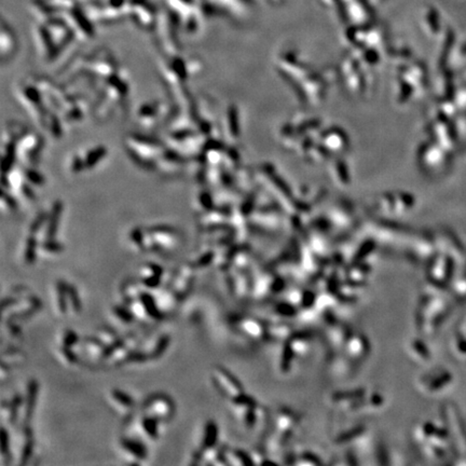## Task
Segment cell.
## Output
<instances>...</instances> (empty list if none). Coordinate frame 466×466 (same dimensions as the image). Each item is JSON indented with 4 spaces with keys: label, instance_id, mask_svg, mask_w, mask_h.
<instances>
[{
    "label": "cell",
    "instance_id": "11",
    "mask_svg": "<svg viewBox=\"0 0 466 466\" xmlns=\"http://www.w3.org/2000/svg\"><path fill=\"white\" fill-rule=\"evenodd\" d=\"M237 326L242 334L250 339L260 340L267 337V327L257 318L242 317L238 321Z\"/></svg>",
    "mask_w": 466,
    "mask_h": 466
},
{
    "label": "cell",
    "instance_id": "12",
    "mask_svg": "<svg viewBox=\"0 0 466 466\" xmlns=\"http://www.w3.org/2000/svg\"><path fill=\"white\" fill-rule=\"evenodd\" d=\"M120 446L127 456H131L134 465L141 464V462L145 461L148 456V451L140 439L124 437L121 439Z\"/></svg>",
    "mask_w": 466,
    "mask_h": 466
},
{
    "label": "cell",
    "instance_id": "3",
    "mask_svg": "<svg viewBox=\"0 0 466 466\" xmlns=\"http://www.w3.org/2000/svg\"><path fill=\"white\" fill-rule=\"evenodd\" d=\"M137 338L134 335L120 337L119 340L106 348L103 360L110 366H120L125 364L127 357L133 351L137 350Z\"/></svg>",
    "mask_w": 466,
    "mask_h": 466
},
{
    "label": "cell",
    "instance_id": "34",
    "mask_svg": "<svg viewBox=\"0 0 466 466\" xmlns=\"http://www.w3.org/2000/svg\"><path fill=\"white\" fill-rule=\"evenodd\" d=\"M125 305L129 309V311H131L132 314L134 315L135 319H138V321H141V322L150 321V318L148 317V315H147L143 302L141 301L140 298L132 300V301H128Z\"/></svg>",
    "mask_w": 466,
    "mask_h": 466
},
{
    "label": "cell",
    "instance_id": "35",
    "mask_svg": "<svg viewBox=\"0 0 466 466\" xmlns=\"http://www.w3.org/2000/svg\"><path fill=\"white\" fill-rule=\"evenodd\" d=\"M67 293H68L69 308L73 310V312L75 314H79L81 312L82 304H81V299L79 297V293H78V290L76 289L74 285L72 284L67 285Z\"/></svg>",
    "mask_w": 466,
    "mask_h": 466
},
{
    "label": "cell",
    "instance_id": "29",
    "mask_svg": "<svg viewBox=\"0 0 466 466\" xmlns=\"http://www.w3.org/2000/svg\"><path fill=\"white\" fill-rule=\"evenodd\" d=\"M267 336L275 340L286 341L291 336L290 328L285 323H273L269 327H267Z\"/></svg>",
    "mask_w": 466,
    "mask_h": 466
},
{
    "label": "cell",
    "instance_id": "25",
    "mask_svg": "<svg viewBox=\"0 0 466 466\" xmlns=\"http://www.w3.org/2000/svg\"><path fill=\"white\" fill-rule=\"evenodd\" d=\"M24 436L25 442L22 448L21 457H20V465H26L28 461L31 459L34 454V448H35V440L32 436V431L29 425H24Z\"/></svg>",
    "mask_w": 466,
    "mask_h": 466
},
{
    "label": "cell",
    "instance_id": "18",
    "mask_svg": "<svg viewBox=\"0 0 466 466\" xmlns=\"http://www.w3.org/2000/svg\"><path fill=\"white\" fill-rule=\"evenodd\" d=\"M138 423V428L142 430V438L157 440L159 438V421L152 417L143 414Z\"/></svg>",
    "mask_w": 466,
    "mask_h": 466
},
{
    "label": "cell",
    "instance_id": "16",
    "mask_svg": "<svg viewBox=\"0 0 466 466\" xmlns=\"http://www.w3.org/2000/svg\"><path fill=\"white\" fill-rule=\"evenodd\" d=\"M286 344L295 354V356H304L311 349L312 338L308 334H295L286 340Z\"/></svg>",
    "mask_w": 466,
    "mask_h": 466
},
{
    "label": "cell",
    "instance_id": "30",
    "mask_svg": "<svg viewBox=\"0 0 466 466\" xmlns=\"http://www.w3.org/2000/svg\"><path fill=\"white\" fill-rule=\"evenodd\" d=\"M25 359V354L20 349H8L3 354L2 365L7 368H11L17 366Z\"/></svg>",
    "mask_w": 466,
    "mask_h": 466
},
{
    "label": "cell",
    "instance_id": "23",
    "mask_svg": "<svg viewBox=\"0 0 466 466\" xmlns=\"http://www.w3.org/2000/svg\"><path fill=\"white\" fill-rule=\"evenodd\" d=\"M218 426L213 420H209L205 423V427H204V433H203V439H202V445L200 447L201 450H207V449H211L217 446L218 442Z\"/></svg>",
    "mask_w": 466,
    "mask_h": 466
},
{
    "label": "cell",
    "instance_id": "24",
    "mask_svg": "<svg viewBox=\"0 0 466 466\" xmlns=\"http://www.w3.org/2000/svg\"><path fill=\"white\" fill-rule=\"evenodd\" d=\"M407 352L409 354V356L416 361L422 362V361H427L430 358L429 352L427 348L425 347V344L423 343L420 340L413 339L411 340L408 345H407Z\"/></svg>",
    "mask_w": 466,
    "mask_h": 466
},
{
    "label": "cell",
    "instance_id": "20",
    "mask_svg": "<svg viewBox=\"0 0 466 466\" xmlns=\"http://www.w3.org/2000/svg\"><path fill=\"white\" fill-rule=\"evenodd\" d=\"M140 299L143 302L147 315H148V317L150 318V321H161V319L164 317V314L161 311V309L159 308L157 299H155L154 295H152V293L148 291L143 290Z\"/></svg>",
    "mask_w": 466,
    "mask_h": 466
},
{
    "label": "cell",
    "instance_id": "38",
    "mask_svg": "<svg viewBox=\"0 0 466 466\" xmlns=\"http://www.w3.org/2000/svg\"><path fill=\"white\" fill-rule=\"evenodd\" d=\"M371 268L368 267H357V268H351L348 272V278L351 280L352 283L360 284L366 280L367 276L370 274Z\"/></svg>",
    "mask_w": 466,
    "mask_h": 466
},
{
    "label": "cell",
    "instance_id": "42",
    "mask_svg": "<svg viewBox=\"0 0 466 466\" xmlns=\"http://www.w3.org/2000/svg\"><path fill=\"white\" fill-rule=\"evenodd\" d=\"M0 452L4 459H7V456L10 455V436L5 426L2 427V433H0Z\"/></svg>",
    "mask_w": 466,
    "mask_h": 466
},
{
    "label": "cell",
    "instance_id": "33",
    "mask_svg": "<svg viewBox=\"0 0 466 466\" xmlns=\"http://www.w3.org/2000/svg\"><path fill=\"white\" fill-rule=\"evenodd\" d=\"M39 244L37 243V240L35 236H30L27 241H26V246L24 250V261L27 264H32L36 261L37 257V249Z\"/></svg>",
    "mask_w": 466,
    "mask_h": 466
},
{
    "label": "cell",
    "instance_id": "6",
    "mask_svg": "<svg viewBox=\"0 0 466 466\" xmlns=\"http://www.w3.org/2000/svg\"><path fill=\"white\" fill-rule=\"evenodd\" d=\"M149 239V250L167 252L174 248L178 243L177 232L169 227H154L147 231Z\"/></svg>",
    "mask_w": 466,
    "mask_h": 466
},
{
    "label": "cell",
    "instance_id": "8",
    "mask_svg": "<svg viewBox=\"0 0 466 466\" xmlns=\"http://www.w3.org/2000/svg\"><path fill=\"white\" fill-rule=\"evenodd\" d=\"M300 420V416H298L295 411L287 408L280 409L275 414L274 430L289 437L299 425Z\"/></svg>",
    "mask_w": 466,
    "mask_h": 466
},
{
    "label": "cell",
    "instance_id": "36",
    "mask_svg": "<svg viewBox=\"0 0 466 466\" xmlns=\"http://www.w3.org/2000/svg\"><path fill=\"white\" fill-rule=\"evenodd\" d=\"M295 354L292 353V351L289 349V347L287 344H285L283 349H282V352H281V357H280V370L282 371L283 374H287L288 371L290 370L291 368V365H292V361H293V358H295Z\"/></svg>",
    "mask_w": 466,
    "mask_h": 466
},
{
    "label": "cell",
    "instance_id": "10",
    "mask_svg": "<svg viewBox=\"0 0 466 466\" xmlns=\"http://www.w3.org/2000/svg\"><path fill=\"white\" fill-rule=\"evenodd\" d=\"M366 391L362 390V388H357V390L352 391L335 392L330 396V402L332 405L336 406V407H339L342 410L351 412L354 406L364 397Z\"/></svg>",
    "mask_w": 466,
    "mask_h": 466
},
{
    "label": "cell",
    "instance_id": "5",
    "mask_svg": "<svg viewBox=\"0 0 466 466\" xmlns=\"http://www.w3.org/2000/svg\"><path fill=\"white\" fill-rule=\"evenodd\" d=\"M194 270L192 263L180 265L173 273L169 287L175 293L178 300L184 299L191 290L194 283Z\"/></svg>",
    "mask_w": 466,
    "mask_h": 466
},
{
    "label": "cell",
    "instance_id": "9",
    "mask_svg": "<svg viewBox=\"0 0 466 466\" xmlns=\"http://www.w3.org/2000/svg\"><path fill=\"white\" fill-rule=\"evenodd\" d=\"M77 347L79 348L78 355H82L88 359L92 360H103L104 353H105L106 347L94 336L84 337L77 343Z\"/></svg>",
    "mask_w": 466,
    "mask_h": 466
},
{
    "label": "cell",
    "instance_id": "22",
    "mask_svg": "<svg viewBox=\"0 0 466 466\" xmlns=\"http://www.w3.org/2000/svg\"><path fill=\"white\" fill-rule=\"evenodd\" d=\"M109 398L121 412H129L135 407V401L132 396L119 388H112L109 393Z\"/></svg>",
    "mask_w": 466,
    "mask_h": 466
},
{
    "label": "cell",
    "instance_id": "19",
    "mask_svg": "<svg viewBox=\"0 0 466 466\" xmlns=\"http://www.w3.org/2000/svg\"><path fill=\"white\" fill-rule=\"evenodd\" d=\"M22 406V397L20 394H15L10 402H3L2 414L3 420H7L10 424H15L19 417L20 408Z\"/></svg>",
    "mask_w": 466,
    "mask_h": 466
},
{
    "label": "cell",
    "instance_id": "1",
    "mask_svg": "<svg viewBox=\"0 0 466 466\" xmlns=\"http://www.w3.org/2000/svg\"><path fill=\"white\" fill-rule=\"evenodd\" d=\"M213 385L226 398L230 401L235 397L245 393L244 386L240 382V380L233 375L231 371L222 366H215L211 374Z\"/></svg>",
    "mask_w": 466,
    "mask_h": 466
},
{
    "label": "cell",
    "instance_id": "21",
    "mask_svg": "<svg viewBox=\"0 0 466 466\" xmlns=\"http://www.w3.org/2000/svg\"><path fill=\"white\" fill-rule=\"evenodd\" d=\"M224 459L227 465H252L254 464L252 454L241 450V449H232L223 447Z\"/></svg>",
    "mask_w": 466,
    "mask_h": 466
},
{
    "label": "cell",
    "instance_id": "37",
    "mask_svg": "<svg viewBox=\"0 0 466 466\" xmlns=\"http://www.w3.org/2000/svg\"><path fill=\"white\" fill-rule=\"evenodd\" d=\"M111 313L114 314V316L118 319L119 322L123 323L125 325L132 324L135 321V317L132 314L131 311L127 307H122V306H115L111 310Z\"/></svg>",
    "mask_w": 466,
    "mask_h": 466
},
{
    "label": "cell",
    "instance_id": "2",
    "mask_svg": "<svg viewBox=\"0 0 466 466\" xmlns=\"http://www.w3.org/2000/svg\"><path fill=\"white\" fill-rule=\"evenodd\" d=\"M143 412L161 422H169L175 414V404L167 394L157 393L149 396L143 405Z\"/></svg>",
    "mask_w": 466,
    "mask_h": 466
},
{
    "label": "cell",
    "instance_id": "17",
    "mask_svg": "<svg viewBox=\"0 0 466 466\" xmlns=\"http://www.w3.org/2000/svg\"><path fill=\"white\" fill-rule=\"evenodd\" d=\"M351 332L345 328L343 325L340 324H334L330 325L327 330V340L331 347L340 349L343 348V345L349 338Z\"/></svg>",
    "mask_w": 466,
    "mask_h": 466
},
{
    "label": "cell",
    "instance_id": "26",
    "mask_svg": "<svg viewBox=\"0 0 466 466\" xmlns=\"http://www.w3.org/2000/svg\"><path fill=\"white\" fill-rule=\"evenodd\" d=\"M68 283L60 280L56 283V307L60 315H66L68 312V293H67Z\"/></svg>",
    "mask_w": 466,
    "mask_h": 466
},
{
    "label": "cell",
    "instance_id": "4",
    "mask_svg": "<svg viewBox=\"0 0 466 466\" xmlns=\"http://www.w3.org/2000/svg\"><path fill=\"white\" fill-rule=\"evenodd\" d=\"M41 301L34 295L19 297L14 304L3 312L5 321L17 322L35 314L41 309Z\"/></svg>",
    "mask_w": 466,
    "mask_h": 466
},
{
    "label": "cell",
    "instance_id": "15",
    "mask_svg": "<svg viewBox=\"0 0 466 466\" xmlns=\"http://www.w3.org/2000/svg\"><path fill=\"white\" fill-rule=\"evenodd\" d=\"M39 392V383L36 379H31L27 385V393H26V398L24 403V414H23V423L24 425H29L32 419V414L36 408L37 397Z\"/></svg>",
    "mask_w": 466,
    "mask_h": 466
},
{
    "label": "cell",
    "instance_id": "14",
    "mask_svg": "<svg viewBox=\"0 0 466 466\" xmlns=\"http://www.w3.org/2000/svg\"><path fill=\"white\" fill-rule=\"evenodd\" d=\"M163 275L164 270L162 267L157 263H148L142 270L141 284L146 288L155 290L160 287Z\"/></svg>",
    "mask_w": 466,
    "mask_h": 466
},
{
    "label": "cell",
    "instance_id": "40",
    "mask_svg": "<svg viewBox=\"0 0 466 466\" xmlns=\"http://www.w3.org/2000/svg\"><path fill=\"white\" fill-rule=\"evenodd\" d=\"M38 249L41 250V252L43 253H47L50 255H57V254L63 253L64 245L57 243V242L53 240H46L45 242H42V243L39 244Z\"/></svg>",
    "mask_w": 466,
    "mask_h": 466
},
{
    "label": "cell",
    "instance_id": "32",
    "mask_svg": "<svg viewBox=\"0 0 466 466\" xmlns=\"http://www.w3.org/2000/svg\"><path fill=\"white\" fill-rule=\"evenodd\" d=\"M365 426L358 425L355 427H352L351 429L344 431V433H341L338 437L336 438V444L342 445V444H347L353 442L354 439H357L360 436L364 435L365 433Z\"/></svg>",
    "mask_w": 466,
    "mask_h": 466
},
{
    "label": "cell",
    "instance_id": "41",
    "mask_svg": "<svg viewBox=\"0 0 466 466\" xmlns=\"http://www.w3.org/2000/svg\"><path fill=\"white\" fill-rule=\"evenodd\" d=\"M216 259V253L213 250H206L196 258V260L192 262V265L195 269H202L207 265H210Z\"/></svg>",
    "mask_w": 466,
    "mask_h": 466
},
{
    "label": "cell",
    "instance_id": "44",
    "mask_svg": "<svg viewBox=\"0 0 466 466\" xmlns=\"http://www.w3.org/2000/svg\"><path fill=\"white\" fill-rule=\"evenodd\" d=\"M79 340H80L79 336H78V334L75 330L67 329L63 336L62 345H64V347H68V348H74L75 345H77V343L79 342Z\"/></svg>",
    "mask_w": 466,
    "mask_h": 466
},
{
    "label": "cell",
    "instance_id": "39",
    "mask_svg": "<svg viewBox=\"0 0 466 466\" xmlns=\"http://www.w3.org/2000/svg\"><path fill=\"white\" fill-rule=\"evenodd\" d=\"M57 354L60 357V360L66 362L67 365H75L78 361H79V355H78L75 350H73V348H68V347H64V345H60V348L57 351Z\"/></svg>",
    "mask_w": 466,
    "mask_h": 466
},
{
    "label": "cell",
    "instance_id": "13",
    "mask_svg": "<svg viewBox=\"0 0 466 466\" xmlns=\"http://www.w3.org/2000/svg\"><path fill=\"white\" fill-rule=\"evenodd\" d=\"M450 381L451 377L447 373L426 374L419 379L418 386L422 390H425L427 393H434L443 390V387Z\"/></svg>",
    "mask_w": 466,
    "mask_h": 466
},
{
    "label": "cell",
    "instance_id": "28",
    "mask_svg": "<svg viewBox=\"0 0 466 466\" xmlns=\"http://www.w3.org/2000/svg\"><path fill=\"white\" fill-rule=\"evenodd\" d=\"M94 337L96 339H98L105 347H109V345L114 344L117 342L120 338L119 334L114 329V328L108 327V326H104L99 327L96 329L94 334Z\"/></svg>",
    "mask_w": 466,
    "mask_h": 466
},
{
    "label": "cell",
    "instance_id": "31",
    "mask_svg": "<svg viewBox=\"0 0 466 466\" xmlns=\"http://www.w3.org/2000/svg\"><path fill=\"white\" fill-rule=\"evenodd\" d=\"M171 343V337L170 335H161L157 341L154 342L152 349L148 352V355L150 359H158L163 354L167 352Z\"/></svg>",
    "mask_w": 466,
    "mask_h": 466
},
{
    "label": "cell",
    "instance_id": "43",
    "mask_svg": "<svg viewBox=\"0 0 466 466\" xmlns=\"http://www.w3.org/2000/svg\"><path fill=\"white\" fill-rule=\"evenodd\" d=\"M297 461L293 462L296 465H321L322 462L318 456L312 452H304L297 457Z\"/></svg>",
    "mask_w": 466,
    "mask_h": 466
},
{
    "label": "cell",
    "instance_id": "7",
    "mask_svg": "<svg viewBox=\"0 0 466 466\" xmlns=\"http://www.w3.org/2000/svg\"><path fill=\"white\" fill-rule=\"evenodd\" d=\"M344 355L353 361L364 360L370 353L371 347L367 337L362 334H351L343 345Z\"/></svg>",
    "mask_w": 466,
    "mask_h": 466
},
{
    "label": "cell",
    "instance_id": "27",
    "mask_svg": "<svg viewBox=\"0 0 466 466\" xmlns=\"http://www.w3.org/2000/svg\"><path fill=\"white\" fill-rule=\"evenodd\" d=\"M120 291H121V296H122L125 304L128 301L138 299L141 297L142 292H143L141 288V285L134 280L125 281L122 285H121Z\"/></svg>",
    "mask_w": 466,
    "mask_h": 466
}]
</instances>
